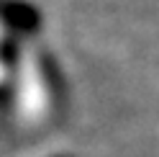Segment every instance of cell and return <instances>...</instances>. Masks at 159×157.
I'll return each instance as SVG.
<instances>
[{"label":"cell","mask_w":159,"mask_h":157,"mask_svg":"<svg viewBox=\"0 0 159 157\" xmlns=\"http://www.w3.org/2000/svg\"><path fill=\"white\" fill-rule=\"evenodd\" d=\"M21 111L28 124L41 126L57 121V116L64 108V93L59 80L57 64L46 52H34L28 59L23 77H21Z\"/></svg>","instance_id":"cell-1"}]
</instances>
